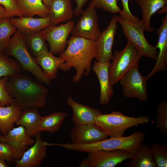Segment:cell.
Here are the masks:
<instances>
[{"instance_id":"6da1fadb","label":"cell","mask_w":167,"mask_h":167,"mask_svg":"<svg viewBox=\"0 0 167 167\" xmlns=\"http://www.w3.org/2000/svg\"><path fill=\"white\" fill-rule=\"evenodd\" d=\"M66 44V49L59 56L64 62L59 66L58 69L66 72L74 67L76 73L72 81L77 83L83 75L90 74L92 61L96 54L97 45L96 41L72 36L67 41Z\"/></svg>"},{"instance_id":"7a4b0ae2","label":"cell","mask_w":167,"mask_h":167,"mask_svg":"<svg viewBox=\"0 0 167 167\" xmlns=\"http://www.w3.org/2000/svg\"><path fill=\"white\" fill-rule=\"evenodd\" d=\"M20 72L9 78L5 86L7 92L21 110L44 107L48 89L43 83Z\"/></svg>"},{"instance_id":"3957f363","label":"cell","mask_w":167,"mask_h":167,"mask_svg":"<svg viewBox=\"0 0 167 167\" xmlns=\"http://www.w3.org/2000/svg\"><path fill=\"white\" fill-rule=\"evenodd\" d=\"M8 54L19 62L22 70L29 72L39 81L47 85L51 80L45 75L28 50L24 35L16 30L6 48Z\"/></svg>"},{"instance_id":"277c9868","label":"cell","mask_w":167,"mask_h":167,"mask_svg":"<svg viewBox=\"0 0 167 167\" xmlns=\"http://www.w3.org/2000/svg\"><path fill=\"white\" fill-rule=\"evenodd\" d=\"M145 138L144 134L138 131L126 137H110L88 144L70 143L69 148L71 150L86 152L101 150H123L135 154L143 143Z\"/></svg>"},{"instance_id":"5b68a950","label":"cell","mask_w":167,"mask_h":167,"mask_svg":"<svg viewBox=\"0 0 167 167\" xmlns=\"http://www.w3.org/2000/svg\"><path fill=\"white\" fill-rule=\"evenodd\" d=\"M149 121L147 116L130 117L114 111L109 113L99 115L95 119V124L108 136L112 138L122 136L128 128L148 123Z\"/></svg>"},{"instance_id":"8992f818","label":"cell","mask_w":167,"mask_h":167,"mask_svg":"<svg viewBox=\"0 0 167 167\" xmlns=\"http://www.w3.org/2000/svg\"><path fill=\"white\" fill-rule=\"evenodd\" d=\"M142 57L137 49L128 41L123 49L115 50L109 69L111 87L113 88L127 72L135 65L139 64Z\"/></svg>"},{"instance_id":"52a82bcc","label":"cell","mask_w":167,"mask_h":167,"mask_svg":"<svg viewBox=\"0 0 167 167\" xmlns=\"http://www.w3.org/2000/svg\"><path fill=\"white\" fill-rule=\"evenodd\" d=\"M118 23L121 25L124 34L130 42L138 50L142 57L156 60L158 52L145 37L144 28L142 20L137 22L129 21L117 16Z\"/></svg>"},{"instance_id":"ba28073f","label":"cell","mask_w":167,"mask_h":167,"mask_svg":"<svg viewBox=\"0 0 167 167\" xmlns=\"http://www.w3.org/2000/svg\"><path fill=\"white\" fill-rule=\"evenodd\" d=\"M88 156L79 164L80 167H114L131 159L134 154L123 150H98L88 152Z\"/></svg>"},{"instance_id":"9c48e42d","label":"cell","mask_w":167,"mask_h":167,"mask_svg":"<svg viewBox=\"0 0 167 167\" xmlns=\"http://www.w3.org/2000/svg\"><path fill=\"white\" fill-rule=\"evenodd\" d=\"M139 64L131 68L119 81L123 88V95L128 98H135L145 101L148 99L147 81L139 69Z\"/></svg>"},{"instance_id":"30bf717a","label":"cell","mask_w":167,"mask_h":167,"mask_svg":"<svg viewBox=\"0 0 167 167\" xmlns=\"http://www.w3.org/2000/svg\"><path fill=\"white\" fill-rule=\"evenodd\" d=\"M95 8L91 1L72 29L71 33L72 36L82 37L94 41L97 40L101 32Z\"/></svg>"},{"instance_id":"8fae6325","label":"cell","mask_w":167,"mask_h":167,"mask_svg":"<svg viewBox=\"0 0 167 167\" xmlns=\"http://www.w3.org/2000/svg\"><path fill=\"white\" fill-rule=\"evenodd\" d=\"M75 26L74 22L56 26L50 25L43 31L45 38L49 43L50 52L53 54H60L66 47L67 38Z\"/></svg>"},{"instance_id":"7c38bea8","label":"cell","mask_w":167,"mask_h":167,"mask_svg":"<svg viewBox=\"0 0 167 167\" xmlns=\"http://www.w3.org/2000/svg\"><path fill=\"white\" fill-rule=\"evenodd\" d=\"M117 23V16L114 15L107 28L101 33L96 41L97 50L95 58L96 61L106 62L112 60L113 55L112 47L118 27Z\"/></svg>"},{"instance_id":"4fadbf2b","label":"cell","mask_w":167,"mask_h":167,"mask_svg":"<svg viewBox=\"0 0 167 167\" xmlns=\"http://www.w3.org/2000/svg\"><path fill=\"white\" fill-rule=\"evenodd\" d=\"M71 143L88 144L108 138V136L101 131L95 123L75 125L70 133Z\"/></svg>"},{"instance_id":"5bb4252c","label":"cell","mask_w":167,"mask_h":167,"mask_svg":"<svg viewBox=\"0 0 167 167\" xmlns=\"http://www.w3.org/2000/svg\"><path fill=\"white\" fill-rule=\"evenodd\" d=\"M35 140L22 126L13 128L5 135L2 136L0 142L6 143L13 148L18 159H20L28 146L33 145Z\"/></svg>"},{"instance_id":"9a60e30c","label":"cell","mask_w":167,"mask_h":167,"mask_svg":"<svg viewBox=\"0 0 167 167\" xmlns=\"http://www.w3.org/2000/svg\"><path fill=\"white\" fill-rule=\"evenodd\" d=\"M35 137L36 140L33 145L24 152L20 159H16L15 167H37L45 158L46 146L44 144L40 132Z\"/></svg>"},{"instance_id":"2e32d148","label":"cell","mask_w":167,"mask_h":167,"mask_svg":"<svg viewBox=\"0 0 167 167\" xmlns=\"http://www.w3.org/2000/svg\"><path fill=\"white\" fill-rule=\"evenodd\" d=\"M161 26L158 28L156 32L158 40L155 46L159 50L156 64L149 74L146 76L147 80L155 74L165 71L167 69V15L162 18Z\"/></svg>"},{"instance_id":"e0dca14e","label":"cell","mask_w":167,"mask_h":167,"mask_svg":"<svg viewBox=\"0 0 167 167\" xmlns=\"http://www.w3.org/2000/svg\"><path fill=\"white\" fill-rule=\"evenodd\" d=\"M110 61L99 62L95 61L92 67L99 81L100 94L99 102L101 105L109 103L114 93L110 86L109 72Z\"/></svg>"},{"instance_id":"ac0fdd59","label":"cell","mask_w":167,"mask_h":167,"mask_svg":"<svg viewBox=\"0 0 167 167\" xmlns=\"http://www.w3.org/2000/svg\"><path fill=\"white\" fill-rule=\"evenodd\" d=\"M66 104L72 109L71 119L75 125L95 123L96 118L102 113L98 109L77 102L71 96L67 98Z\"/></svg>"},{"instance_id":"d6986e66","label":"cell","mask_w":167,"mask_h":167,"mask_svg":"<svg viewBox=\"0 0 167 167\" xmlns=\"http://www.w3.org/2000/svg\"><path fill=\"white\" fill-rule=\"evenodd\" d=\"M10 20L12 25L24 34L40 31L50 25L49 16L37 18L22 16L10 18Z\"/></svg>"},{"instance_id":"ffe728a7","label":"cell","mask_w":167,"mask_h":167,"mask_svg":"<svg viewBox=\"0 0 167 167\" xmlns=\"http://www.w3.org/2000/svg\"><path fill=\"white\" fill-rule=\"evenodd\" d=\"M49 9L51 25L70 20L74 14L71 0H51Z\"/></svg>"},{"instance_id":"44dd1931","label":"cell","mask_w":167,"mask_h":167,"mask_svg":"<svg viewBox=\"0 0 167 167\" xmlns=\"http://www.w3.org/2000/svg\"><path fill=\"white\" fill-rule=\"evenodd\" d=\"M38 107H32L22 110L15 123L23 126L27 134L32 137L38 133V127L41 116Z\"/></svg>"},{"instance_id":"7402d4cb","label":"cell","mask_w":167,"mask_h":167,"mask_svg":"<svg viewBox=\"0 0 167 167\" xmlns=\"http://www.w3.org/2000/svg\"><path fill=\"white\" fill-rule=\"evenodd\" d=\"M35 60L46 77L50 80L55 79L59 66L64 62L60 58L54 56L51 52H43L35 57Z\"/></svg>"},{"instance_id":"603a6c76","label":"cell","mask_w":167,"mask_h":167,"mask_svg":"<svg viewBox=\"0 0 167 167\" xmlns=\"http://www.w3.org/2000/svg\"><path fill=\"white\" fill-rule=\"evenodd\" d=\"M136 2L142 11L141 20L145 31L150 32L154 31V28L150 25L151 18L160 9L167 8V0H136Z\"/></svg>"},{"instance_id":"cb8c5ba5","label":"cell","mask_w":167,"mask_h":167,"mask_svg":"<svg viewBox=\"0 0 167 167\" xmlns=\"http://www.w3.org/2000/svg\"><path fill=\"white\" fill-rule=\"evenodd\" d=\"M21 110L14 101L6 107L0 103V130L3 135H6L14 127Z\"/></svg>"},{"instance_id":"d4e9b609","label":"cell","mask_w":167,"mask_h":167,"mask_svg":"<svg viewBox=\"0 0 167 167\" xmlns=\"http://www.w3.org/2000/svg\"><path fill=\"white\" fill-rule=\"evenodd\" d=\"M126 165L128 167H157L150 145L143 143Z\"/></svg>"},{"instance_id":"484cf974","label":"cell","mask_w":167,"mask_h":167,"mask_svg":"<svg viewBox=\"0 0 167 167\" xmlns=\"http://www.w3.org/2000/svg\"><path fill=\"white\" fill-rule=\"evenodd\" d=\"M23 16L33 17L37 15L41 18L49 16V9L42 0H16Z\"/></svg>"},{"instance_id":"4316f807","label":"cell","mask_w":167,"mask_h":167,"mask_svg":"<svg viewBox=\"0 0 167 167\" xmlns=\"http://www.w3.org/2000/svg\"><path fill=\"white\" fill-rule=\"evenodd\" d=\"M68 115L66 112H57L45 117L42 116L38 126V132L45 131L53 133L58 131Z\"/></svg>"},{"instance_id":"83f0119b","label":"cell","mask_w":167,"mask_h":167,"mask_svg":"<svg viewBox=\"0 0 167 167\" xmlns=\"http://www.w3.org/2000/svg\"><path fill=\"white\" fill-rule=\"evenodd\" d=\"M24 35L25 40L35 57L43 52L48 51L43 30Z\"/></svg>"},{"instance_id":"f1b7e54d","label":"cell","mask_w":167,"mask_h":167,"mask_svg":"<svg viewBox=\"0 0 167 167\" xmlns=\"http://www.w3.org/2000/svg\"><path fill=\"white\" fill-rule=\"evenodd\" d=\"M22 70L17 61L9 58L4 51L0 52V78L5 77L9 78L20 72Z\"/></svg>"},{"instance_id":"f546056e","label":"cell","mask_w":167,"mask_h":167,"mask_svg":"<svg viewBox=\"0 0 167 167\" xmlns=\"http://www.w3.org/2000/svg\"><path fill=\"white\" fill-rule=\"evenodd\" d=\"M16 30V28L11 24L9 18H0V52L6 49Z\"/></svg>"},{"instance_id":"4dcf8cb0","label":"cell","mask_w":167,"mask_h":167,"mask_svg":"<svg viewBox=\"0 0 167 167\" xmlns=\"http://www.w3.org/2000/svg\"><path fill=\"white\" fill-rule=\"evenodd\" d=\"M157 128L161 133L167 135V101H162L157 106L156 118Z\"/></svg>"},{"instance_id":"1f68e13d","label":"cell","mask_w":167,"mask_h":167,"mask_svg":"<svg viewBox=\"0 0 167 167\" xmlns=\"http://www.w3.org/2000/svg\"><path fill=\"white\" fill-rule=\"evenodd\" d=\"M151 150L157 167H167V145L154 143Z\"/></svg>"},{"instance_id":"d6a6232c","label":"cell","mask_w":167,"mask_h":167,"mask_svg":"<svg viewBox=\"0 0 167 167\" xmlns=\"http://www.w3.org/2000/svg\"><path fill=\"white\" fill-rule=\"evenodd\" d=\"M118 0H92L95 8L101 9L110 13L120 14L122 10L117 4Z\"/></svg>"},{"instance_id":"836d02e7","label":"cell","mask_w":167,"mask_h":167,"mask_svg":"<svg viewBox=\"0 0 167 167\" xmlns=\"http://www.w3.org/2000/svg\"><path fill=\"white\" fill-rule=\"evenodd\" d=\"M0 5L4 7L7 17L10 18L14 16H23L16 0H0Z\"/></svg>"},{"instance_id":"e575fe53","label":"cell","mask_w":167,"mask_h":167,"mask_svg":"<svg viewBox=\"0 0 167 167\" xmlns=\"http://www.w3.org/2000/svg\"><path fill=\"white\" fill-rule=\"evenodd\" d=\"M8 79L9 77H6L0 78V103L3 106H9L14 101V99L8 93L5 88Z\"/></svg>"},{"instance_id":"d590c367","label":"cell","mask_w":167,"mask_h":167,"mask_svg":"<svg viewBox=\"0 0 167 167\" xmlns=\"http://www.w3.org/2000/svg\"><path fill=\"white\" fill-rule=\"evenodd\" d=\"M0 159L11 162L14 159L18 158L11 146L6 143L0 142Z\"/></svg>"},{"instance_id":"8d00e7d4","label":"cell","mask_w":167,"mask_h":167,"mask_svg":"<svg viewBox=\"0 0 167 167\" xmlns=\"http://www.w3.org/2000/svg\"><path fill=\"white\" fill-rule=\"evenodd\" d=\"M129 0H121L123 6V9L120 16L129 21L133 22H137L140 21L136 16L134 15L131 13L129 6Z\"/></svg>"},{"instance_id":"74e56055","label":"cell","mask_w":167,"mask_h":167,"mask_svg":"<svg viewBox=\"0 0 167 167\" xmlns=\"http://www.w3.org/2000/svg\"><path fill=\"white\" fill-rule=\"evenodd\" d=\"M88 1V0H75L77 5V7L73 11V13L75 16H78L82 14L83 12L82 7Z\"/></svg>"},{"instance_id":"f35d334b","label":"cell","mask_w":167,"mask_h":167,"mask_svg":"<svg viewBox=\"0 0 167 167\" xmlns=\"http://www.w3.org/2000/svg\"><path fill=\"white\" fill-rule=\"evenodd\" d=\"M6 17V11L4 8L0 5V18Z\"/></svg>"},{"instance_id":"ab89813d","label":"cell","mask_w":167,"mask_h":167,"mask_svg":"<svg viewBox=\"0 0 167 167\" xmlns=\"http://www.w3.org/2000/svg\"><path fill=\"white\" fill-rule=\"evenodd\" d=\"M51 0H42V1L44 4L49 9Z\"/></svg>"},{"instance_id":"60d3db41","label":"cell","mask_w":167,"mask_h":167,"mask_svg":"<svg viewBox=\"0 0 167 167\" xmlns=\"http://www.w3.org/2000/svg\"><path fill=\"white\" fill-rule=\"evenodd\" d=\"M6 165L4 160L0 159V167H7Z\"/></svg>"},{"instance_id":"b9f144b4","label":"cell","mask_w":167,"mask_h":167,"mask_svg":"<svg viewBox=\"0 0 167 167\" xmlns=\"http://www.w3.org/2000/svg\"><path fill=\"white\" fill-rule=\"evenodd\" d=\"M1 136H2V135H1V133H0V138H1Z\"/></svg>"},{"instance_id":"7bdbcfd3","label":"cell","mask_w":167,"mask_h":167,"mask_svg":"<svg viewBox=\"0 0 167 167\" xmlns=\"http://www.w3.org/2000/svg\"></svg>"}]
</instances>
